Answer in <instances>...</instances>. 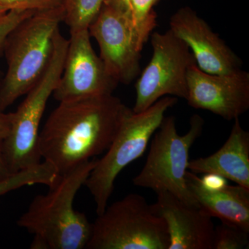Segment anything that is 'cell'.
I'll return each instance as SVG.
<instances>
[{
	"label": "cell",
	"instance_id": "cell-21",
	"mask_svg": "<svg viewBox=\"0 0 249 249\" xmlns=\"http://www.w3.org/2000/svg\"><path fill=\"white\" fill-rule=\"evenodd\" d=\"M35 13L31 11L11 10L0 17V53L4 50L6 38L16 26Z\"/></svg>",
	"mask_w": 249,
	"mask_h": 249
},
{
	"label": "cell",
	"instance_id": "cell-6",
	"mask_svg": "<svg viewBox=\"0 0 249 249\" xmlns=\"http://www.w3.org/2000/svg\"><path fill=\"white\" fill-rule=\"evenodd\" d=\"M69 40L60 34L54 36L53 52L47 70L11 112L9 134L4 139L5 160L11 173L40 163L38 141L40 123L47 102L62 75Z\"/></svg>",
	"mask_w": 249,
	"mask_h": 249
},
{
	"label": "cell",
	"instance_id": "cell-11",
	"mask_svg": "<svg viewBox=\"0 0 249 249\" xmlns=\"http://www.w3.org/2000/svg\"><path fill=\"white\" fill-rule=\"evenodd\" d=\"M186 101L195 109H204L227 121L235 120L249 109V73L240 70L230 74H211L196 63L187 74Z\"/></svg>",
	"mask_w": 249,
	"mask_h": 249
},
{
	"label": "cell",
	"instance_id": "cell-24",
	"mask_svg": "<svg viewBox=\"0 0 249 249\" xmlns=\"http://www.w3.org/2000/svg\"><path fill=\"white\" fill-rule=\"evenodd\" d=\"M4 154V138L0 137V180L8 178L11 175Z\"/></svg>",
	"mask_w": 249,
	"mask_h": 249
},
{
	"label": "cell",
	"instance_id": "cell-12",
	"mask_svg": "<svg viewBox=\"0 0 249 249\" xmlns=\"http://www.w3.org/2000/svg\"><path fill=\"white\" fill-rule=\"evenodd\" d=\"M169 29L188 45L203 71L224 75L242 70L241 59L191 8H181L175 13Z\"/></svg>",
	"mask_w": 249,
	"mask_h": 249
},
{
	"label": "cell",
	"instance_id": "cell-17",
	"mask_svg": "<svg viewBox=\"0 0 249 249\" xmlns=\"http://www.w3.org/2000/svg\"><path fill=\"white\" fill-rule=\"evenodd\" d=\"M159 0H130L129 20L136 42L141 50L157 27V14L153 6Z\"/></svg>",
	"mask_w": 249,
	"mask_h": 249
},
{
	"label": "cell",
	"instance_id": "cell-9",
	"mask_svg": "<svg viewBox=\"0 0 249 249\" xmlns=\"http://www.w3.org/2000/svg\"><path fill=\"white\" fill-rule=\"evenodd\" d=\"M89 30L70 32L63 70L53 96L59 103L112 94L119 83L93 50Z\"/></svg>",
	"mask_w": 249,
	"mask_h": 249
},
{
	"label": "cell",
	"instance_id": "cell-2",
	"mask_svg": "<svg viewBox=\"0 0 249 249\" xmlns=\"http://www.w3.org/2000/svg\"><path fill=\"white\" fill-rule=\"evenodd\" d=\"M92 159L60 175L47 194L36 196L19 218L18 227L34 235L33 249H86L92 224L73 208L77 193L97 163Z\"/></svg>",
	"mask_w": 249,
	"mask_h": 249
},
{
	"label": "cell",
	"instance_id": "cell-10",
	"mask_svg": "<svg viewBox=\"0 0 249 249\" xmlns=\"http://www.w3.org/2000/svg\"><path fill=\"white\" fill-rule=\"evenodd\" d=\"M88 30L98 42L100 58L108 73L118 83H132L140 73L142 50L136 42L129 18L104 2Z\"/></svg>",
	"mask_w": 249,
	"mask_h": 249
},
{
	"label": "cell",
	"instance_id": "cell-13",
	"mask_svg": "<svg viewBox=\"0 0 249 249\" xmlns=\"http://www.w3.org/2000/svg\"><path fill=\"white\" fill-rule=\"evenodd\" d=\"M157 195L152 208L166 224L168 249H213L215 227L205 210L188 206L168 192Z\"/></svg>",
	"mask_w": 249,
	"mask_h": 249
},
{
	"label": "cell",
	"instance_id": "cell-26",
	"mask_svg": "<svg viewBox=\"0 0 249 249\" xmlns=\"http://www.w3.org/2000/svg\"><path fill=\"white\" fill-rule=\"evenodd\" d=\"M7 11H8V10L6 9V8L0 5V17H1V16H3V15L6 14V13L7 12Z\"/></svg>",
	"mask_w": 249,
	"mask_h": 249
},
{
	"label": "cell",
	"instance_id": "cell-1",
	"mask_svg": "<svg viewBox=\"0 0 249 249\" xmlns=\"http://www.w3.org/2000/svg\"><path fill=\"white\" fill-rule=\"evenodd\" d=\"M132 110L113 94L59 103L40 132L41 158L69 173L107 151Z\"/></svg>",
	"mask_w": 249,
	"mask_h": 249
},
{
	"label": "cell",
	"instance_id": "cell-18",
	"mask_svg": "<svg viewBox=\"0 0 249 249\" xmlns=\"http://www.w3.org/2000/svg\"><path fill=\"white\" fill-rule=\"evenodd\" d=\"M106 0H62L63 22L70 32L89 29Z\"/></svg>",
	"mask_w": 249,
	"mask_h": 249
},
{
	"label": "cell",
	"instance_id": "cell-20",
	"mask_svg": "<svg viewBox=\"0 0 249 249\" xmlns=\"http://www.w3.org/2000/svg\"><path fill=\"white\" fill-rule=\"evenodd\" d=\"M62 0H0V5L8 11H31L37 13L61 7Z\"/></svg>",
	"mask_w": 249,
	"mask_h": 249
},
{
	"label": "cell",
	"instance_id": "cell-22",
	"mask_svg": "<svg viewBox=\"0 0 249 249\" xmlns=\"http://www.w3.org/2000/svg\"><path fill=\"white\" fill-rule=\"evenodd\" d=\"M199 182L203 188L209 191H220L228 185L227 179L216 174H204L199 178Z\"/></svg>",
	"mask_w": 249,
	"mask_h": 249
},
{
	"label": "cell",
	"instance_id": "cell-5",
	"mask_svg": "<svg viewBox=\"0 0 249 249\" xmlns=\"http://www.w3.org/2000/svg\"><path fill=\"white\" fill-rule=\"evenodd\" d=\"M177 103L176 97L164 96L145 110L138 113L132 110L124 118L114 142L102 158L98 159L85 181L95 201L97 215L107 207L119 174L143 155L165 113Z\"/></svg>",
	"mask_w": 249,
	"mask_h": 249
},
{
	"label": "cell",
	"instance_id": "cell-25",
	"mask_svg": "<svg viewBox=\"0 0 249 249\" xmlns=\"http://www.w3.org/2000/svg\"><path fill=\"white\" fill-rule=\"evenodd\" d=\"M105 3L114 8L129 18V3L130 0H106Z\"/></svg>",
	"mask_w": 249,
	"mask_h": 249
},
{
	"label": "cell",
	"instance_id": "cell-4",
	"mask_svg": "<svg viewBox=\"0 0 249 249\" xmlns=\"http://www.w3.org/2000/svg\"><path fill=\"white\" fill-rule=\"evenodd\" d=\"M201 116L194 114L190 128L183 135L178 134L176 119L173 116L163 118L153 134L146 161L132 181L134 186L155 192H168L192 207H200L190 191L186 180L189 153L204 129Z\"/></svg>",
	"mask_w": 249,
	"mask_h": 249
},
{
	"label": "cell",
	"instance_id": "cell-15",
	"mask_svg": "<svg viewBox=\"0 0 249 249\" xmlns=\"http://www.w3.org/2000/svg\"><path fill=\"white\" fill-rule=\"evenodd\" d=\"M186 180L199 206L211 217L249 231V190L228 184L220 191H206L199 183V177L188 170Z\"/></svg>",
	"mask_w": 249,
	"mask_h": 249
},
{
	"label": "cell",
	"instance_id": "cell-7",
	"mask_svg": "<svg viewBox=\"0 0 249 249\" xmlns=\"http://www.w3.org/2000/svg\"><path fill=\"white\" fill-rule=\"evenodd\" d=\"M166 224L143 196L129 194L92 223L86 249H168Z\"/></svg>",
	"mask_w": 249,
	"mask_h": 249
},
{
	"label": "cell",
	"instance_id": "cell-3",
	"mask_svg": "<svg viewBox=\"0 0 249 249\" xmlns=\"http://www.w3.org/2000/svg\"><path fill=\"white\" fill-rule=\"evenodd\" d=\"M63 18L62 6L35 13L10 33L3 50L7 71L0 84V110L4 111L27 94L45 73Z\"/></svg>",
	"mask_w": 249,
	"mask_h": 249
},
{
	"label": "cell",
	"instance_id": "cell-14",
	"mask_svg": "<svg viewBox=\"0 0 249 249\" xmlns=\"http://www.w3.org/2000/svg\"><path fill=\"white\" fill-rule=\"evenodd\" d=\"M227 142L218 151L206 157L189 160L193 173L220 175L249 190V132L235 119Z\"/></svg>",
	"mask_w": 249,
	"mask_h": 249
},
{
	"label": "cell",
	"instance_id": "cell-16",
	"mask_svg": "<svg viewBox=\"0 0 249 249\" xmlns=\"http://www.w3.org/2000/svg\"><path fill=\"white\" fill-rule=\"evenodd\" d=\"M60 177L53 165L44 160L0 180V196L24 186L42 184L50 188L58 181Z\"/></svg>",
	"mask_w": 249,
	"mask_h": 249
},
{
	"label": "cell",
	"instance_id": "cell-23",
	"mask_svg": "<svg viewBox=\"0 0 249 249\" xmlns=\"http://www.w3.org/2000/svg\"><path fill=\"white\" fill-rule=\"evenodd\" d=\"M3 73L0 71V84L3 78ZM11 113H5L0 110V137L5 138L9 134L11 126Z\"/></svg>",
	"mask_w": 249,
	"mask_h": 249
},
{
	"label": "cell",
	"instance_id": "cell-8",
	"mask_svg": "<svg viewBox=\"0 0 249 249\" xmlns=\"http://www.w3.org/2000/svg\"><path fill=\"white\" fill-rule=\"evenodd\" d=\"M151 60L135 85L134 112H141L164 96L186 99L188 96L187 74L196 63L189 47L169 29L152 33Z\"/></svg>",
	"mask_w": 249,
	"mask_h": 249
},
{
	"label": "cell",
	"instance_id": "cell-19",
	"mask_svg": "<svg viewBox=\"0 0 249 249\" xmlns=\"http://www.w3.org/2000/svg\"><path fill=\"white\" fill-rule=\"evenodd\" d=\"M249 246L248 231L224 222L214 228L213 249H243Z\"/></svg>",
	"mask_w": 249,
	"mask_h": 249
}]
</instances>
